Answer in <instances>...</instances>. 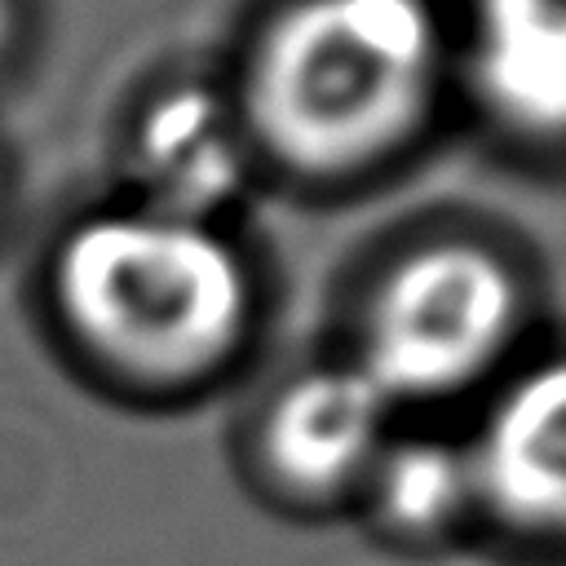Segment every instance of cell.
I'll return each mask as SVG.
<instances>
[{"label": "cell", "instance_id": "obj_1", "mask_svg": "<svg viewBox=\"0 0 566 566\" xmlns=\"http://www.w3.org/2000/svg\"><path fill=\"white\" fill-rule=\"evenodd\" d=\"M451 35L433 0H283L230 80L265 172L340 186L433 119Z\"/></svg>", "mask_w": 566, "mask_h": 566}, {"label": "cell", "instance_id": "obj_2", "mask_svg": "<svg viewBox=\"0 0 566 566\" xmlns=\"http://www.w3.org/2000/svg\"><path fill=\"white\" fill-rule=\"evenodd\" d=\"M49 310L106 380L150 394L199 389L252 340L261 287L234 226L177 217L128 195L80 212L44 270Z\"/></svg>", "mask_w": 566, "mask_h": 566}, {"label": "cell", "instance_id": "obj_3", "mask_svg": "<svg viewBox=\"0 0 566 566\" xmlns=\"http://www.w3.org/2000/svg\"><path fill=\"white\" fill-rule=\"evenodd\" d=\"M522 327V270L486 239L442 234L385 265L349 358L394 411L433 407L504 376Z\"/></svg>", "mask_w": 566, "mask_h": 566}, {"label": "cell", "instance_id": "obj_4", "mask_svg": "<svg viewBox=\"0 0 566 566\" xmlns=\"http://www.w3.org/2000/svg\"><path fill=\"white\" fill-rule=\"evenodd\" d=\"M124 177V195L137 203L234 226L256 195L265 164L226 80L168 75L128 115Z\"/></svg>", "mask_w": 566, "mask_h": 566}, {"label": "cell", "instance_id": "obj_5", "mask_svg": "<svg viewBox=\"0 0 566 566\" xmlns=\"http://www.w3.org/2000/svg\"><path fill=\"white\" fill-rule=\"evenodd\" d=\"M398 411L354 358L296 371L274 389L256 424V460L279 495L323 504L358 495L389 447Z\"/></svg>", "mask_w": 566, "mask_h": 566}, {"label": "cell", "instance_id": "obj_6", "mask_svg": "<svg viewBox=\"0 0 566 566\" xmlns=\"http://www.w3.org/2000/svg\"><path fill=\"white\" fill-rule=\"evenodd\" d=\"M469 460L486 517L522 539L566 544V349L500 376Z\"/></svg>", "mask_w": 566, "mask_h": 566}, {"label": "cell", "instance_id": "obj_7", "mask_svg": "<svg viewBox=\"0 0 566 566\" xmlns=\"http://www.w3.org/2000/svg\"><path fill=\"white\" fill-rule=\"evenodd\" d=\"M451 62L500 133L566 146V0H464Z\"/></svg>", "mask_w": 566, "mask_h": 566}, {"label": "cell", "instance_id": "obj_8", "mask_svg": "<svg viewBox=\"0 0 566 566\" xmlns=\"http://www.w3.org/2000/svg\"><path fill=\"white\" fill-rule=\"evenodd\" d=\"M358 495L371 522L407 544L447 539L482 513L469 442L442 433H394Z\"/></svg>", "mask_w": 566, "mask_h": 566}, {"label": "cell", "instance_id": "obj_9", "mask_svg": "<svg viewBox=\"0 0 566 566\" xmlns=\"http://www.w3.org/2000/svg\"><path fill=\"white\" fill-rule=\"evenodd\" d=\"M22 40H27V9H22V0H0V75L18 62Z\"/></svg>", "mask_w": 566, "mask_h": 566}, {"label": "cell", "instance_id": "obj_10", "mask_svg": "<svg viewBox=\"0 0 566 566\" xmlns=\"http://www.w3.org/2000/svg\"><path fill=\"white\" fill-rule=\"evenodd\" d=\"M0 212H4V177H0Z\"/></svg>", "mask_w": 566, "mask_h": 566}]
</instances>
